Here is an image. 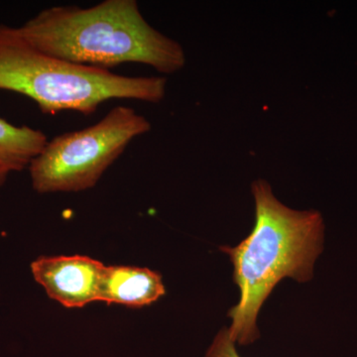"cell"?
<instances>
[{
  "instance_id": "8",
  "label": "cell",
  "mask_w": 357,
  "mask_h": 357,
  "mask_svg": "<svg viewBox=\"0 0 357 357\" xmlns=\"http://www.w3.org/2000/svg\"><path fill=\"white\" fill-rule=\"evenodd\" d=\"M204 357H241L229 337V328H222L218 333Z\"/></svg>"
},
{
  "instance_id": "9",
  "label": "cell",
  "mask_w": 357,
  "mask_h": 357,
  "mask_svg": "<svg viewBox=\"0 0 357 357\" xmlns=\"http://www.w3.org/2000/svg\"><path fill=\"white\" fill-rule=\"evenodd\" d=\"M7 178V175H4V174H0V187L3 185V183L6 182Z\"/></svg>"
},
{
  "instance_id": "1",
  "label": "cell",
  "mask_w": 357,
  "mask_h": 357,
  "mask_svg": "<svg viewBox=\"0 0 357 357\" xmlns=\"http://www.w3.org/2000/svg\"><path fill=\"white\" fill-rule=\"evenodd\" d=\"M255 225L234 248L220 246L234 265L238 304L229 312V337L248 345L259 337L257 317L275 286L284 278L306 283L324 246L325 225L317 211H297L282 204L266 181L252 184Z\"/></svg>"
},
{
  "instance_id": "4",
  "label": "cell",
  "mask_w": 357,
  "mask_h": 357,
  "mask_svg": "<svg viewBox=\"0 0 357 357\" xmlns=\"http://www.w3.org/2000/svg\"><path fill=\"white\" fill-rule=\"evenodd\" d=\"M151 128L146 117L119 105L89 128L56 136L28 167L33 189L47 194L95 187L129 143Z\"/></svg>"
},
{
  "instance_id": "7",
  "label": "cell",
  "mask_w": 357,
  "mask_h": 357,
  "mask_svg": "<svg viewBox=\"0 0 357 357\" xmlns=\"http://www.w3.org/2000/svg\"><path fill=\"white\" fill-rule=\"evenodd\" d=\"M48 142L46 134L29 126H16L0 117V174L29 167Z\"/></svg>"
},
{
  "instance_id": "5",
  "label": "cell",
  "mask_w": 357,
  "mask_h": 357,
  "mask_svg": "<svg viewBox=\"0 0 357 357\" xmlns=\"http://www.w3.org/2000/svg\"><path fill=\"white\" fill-rule=\"evenodd\" d=\"M105 269L102 262L81 255L40 257L31 264L35 280L66 307H82L100 300Z\"/></svg>"
},
{
  "instance_id": "6",
  "label": "cell",
  "mask_w": 357,
  "mask_h": 357,
  "mask_svg": "<svg viewBox=\"0 0 357 357\" xmlns=\"http://www.w3.org/2000/svg\"><path fill=\"white\" fill-rule=\"evenodd\" d=\"M165 293L161 275L148 268L105 266L98 301L140 307L156 302Z\"/></svg>"
},
{
  "instance_id": "2",
  "label": "cell",
  "mask_w": 357,
  "mask_h": 357,
  "mask_svg": "<svg viewBox=\"0 0 357 357\" xmlns=\"http://www.w3.org/2000/svg\"><path fill=\"white\" fill-rule=\"evenodd\" d=\"M20 29L39 50L73 64L110 70L137 63L163 75L185 65L182 45L152 27L136 0H105L89 8L49 7Z\"/></svg>"
},
{
  "instance_id": "3",
  "label": "cell",
  "mask_w": 357,
  "mask_h": 357,
  "mask_svg": "<svg viewBox=\"0 0 357 357\" xmlns=\"http://www.w3.org/2000/svg\"><path fill=\"white\" fill-rule=\"evenodd\" d=\"M166 88L165 77L122 76L66 62L36 48L20 27L0 25V89L27 96L45 114L89 116L112 100L158 103Z\"/></svg>"
}]
</instances>
